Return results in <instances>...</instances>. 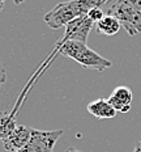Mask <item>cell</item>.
Instances as JSON below:
<instances>
[{
    "mask_svg": "<svg viewBox=\"0 0 141 152\" xmlns=\"http://www.w3.org/2000/svg\"><path fill=\"white\" fill-rule=\"evenodd\" d=\"M13 3H14L16 5H20L21 3H24V0H13Z\"/></svg>",
    "mask_w": 141,
    "mask_h": 152,
    "instance_id": "cell-16",
    "label": "cell"
},
{
    "mask_svg": "<svg viewBox=\"0 0 141 152\" xmlns=\"http://www.w3.org/2000/svg\"><path fill=\"white\" fill-rule=\"evenodd\" d=\"M65 152H80V151L76 150V148H73V147H69V148H68V150L65 151Z\"/></svg>",
    "mask_w": 141,
    "mask_h": 152,
    "instance_id": "cell-15",
    "label": "cell"
},
{
    "mask_svg": "<svg viewBox=\"0 0 141 152\" xmlns=\"http://www.w3.org/2000/svg\"><path fill=\"white\" fill-rule=\"evenodd\" d=\"M61 55L73 59L81 67L86 69H95L103 71L106 68L112 67V62L103 58L98 53L92 50L86 43L78 42V41H65L61 42L59 49Z\"/></svg>",
    "mask_w": 141,
    "mask_h": 152,
    "instance_id": "cell-1",
    "label": "cell"
},
{
    "mask_svg": "<svg viewBox=\"0 0 141 152\" xmlns=\"http://www.w3.org/2000/svg\"><path fill=\"white\" fill-rule=\"evenodd\" d=\"M132 152H141V140L134 143V148H133Z\"/></svg>",
    "mask_w": 141,
    "mask_h": 152,
    "instance_id": "cell-14",
    "label": "cell"
},
{
    "mask_svg": "<svg viewBox=\"0 0 141 152\" xmlns=\"http://www.w3.org/2000/svg\"><path fill=\"white\" fill-rule=\"evenodd\" d=\"M86 109L92 115L98 119H112L116 115V110L105 97H99V99L89 102Z\"/></svg>",
    "mask_w": 141,
    "mask_h": 152,
    "instance_id": "cell-8",
    "label": "cell"
},
{
    "mask_svg": "<svg viewBox=\"0 0 141 152\" xmlns=\"http://www.w3.org/2000/svg\"><path fill=\"white\" fill-rule=\"evenodd\" d=\"M108 15L115 16L131 37L141 33V15L128 1L116 0L110 7Z\"/></svg>",
    "mask_w": 141,
    "mask_h": 152,
    "instance_id": "cell-2",
    "label": "cell"
},
{
    "mask_svg": "<svg viewBox=\"0 0 141 152\" xmlns=\"http://www.w3.org/2000/svg\"><path fill=\"white\" fill-rule=\"evenodd\" d=\"M4 3H5V0H0V11H1L3 7H4Z\"/></svg>",
    "mask_w": 141,
    "mask_h": 152,
    "instance_id": "cell-17",
    "label": "cell"
},
{
    "mask_svg": "<svg viewBox=\"0 0 141 152\" xmlns=\"http://www.w3.org/2000/svg\"><path fill=\"white\" fill-rule=\"evenodd\" d=\"M125 1L129 3V4L141 15V0H125Z\"/></svg>",
    "mask_w": 141,
    "mask_h": 152,
    "instance_id": "cell-13",
    "label": "cell"
},
{
    "mask_svg": "<svg viewBox=\"0 0 141 152\" xmlns=\"http://www.w3.org/2000/svg\"><path fill=\"white\" fill-rule=\"evenodd\" d=\"M94 23L90 20L87 15L80 16V17L72 20L69 24L65 26V34L61 38V42L65 41H78V42H87V37H89L90 31L93 29Z\"/></svg>",
    "mask_w": 141,
    "mask_h": 152,
    "instance_id": "cell-5",
    "label": "cell"
},
{
    "mask_svg": "<svg viewBox=\"0 0 141 152\" xmlns=\"http://www.w3.org/2000/svg\"><path fill=\"white\" fill-rule=\"evenodd\" d=\"M64 134L63 130H51V131H42V130H33L30 140L17 152H52L56 142Z\"/></svg>",
    "mask_w": 141,
    "mask_h": 152,
    "instance_id": "cell-3",
    "label": "cell"
},
{
    "mask_svg": "<svg viewBox=\"0 0 141 152\" xmlns=\"http://www.w3.org/2000/svg\"><path fill=\"white\" fill-rule=\"evenodd\" d=\"M14 113L13 112H0V140L7 139L9 135L13 132V130L17 127V122L14 118Z\"/></svg>",
    "mask_w": 141,
    "mask_h": 152,
    "instance_id": "cell-9",
    "label": "cell"
},
{
    "mask_svg": "<svg viewBox=\"0 0 141 152\" xmlns=\"http://www.w3.org/2000/svg\"><path fill=\"white\" fill-rule=\"evenodd\" d=\"M87 16L90 17V20L93 21L94 24H97L98 21H101L103 17H105V12L102 11L101 7H97V8H93L92 11L87 13Z\"/></svg>",
    "mask_w": 141,
    "mask_h": 152,
    "instance_id": "cell-11",
    "label": "cell"
},
{
    "mask_svg": "<svg viewBox=\"0 0 141 152\" xmlns=\"http://www.w3.org/2000/svg\"><path fill=\"white\" fill-rule=\"evenodd\" d=\"M120 28L121 24L112 15H105V17L97 23V30L101 34H105V36H115L120 30Z\"/></svg>",
    "mask_w": 141,
    "mask_h": 152,
    "instance_id": "cell-10",
    "label": "cell"
},
{
    "mask_svg": "<svg viewBox=\"0 0 141 152\" xmlns=\"http://www.w3.org/2000/svg\"><path fill=\"white\" fill-rule=\"evenodd\" d=\"M77 17H80V16L76 11L73 0H69V1L58 3L51 11L45 15L43 20L48 28L59 29L61 26H67V24H69L72 20Z\"/></svg>",
    "mask_w": 141,
    "mask_h": 152,
    "instance_id": "cell-4",
    "label": "cell"
},
{
    "mask_svg": "<svg viewBox=\"0 0 141 152\" xmlns=\"http://www.w3.org/2000/svg\"><path fill=\"white\" fill-rule=\"evenodd\" d=\"M33 127H27L25 125H17V127L13 130L11 135L3 140L4 150L9 152H17L30 140L33 135Z\"/></svg>",
    "mask_w": 141,
    "mask_h": 152,
    "instance_id": "cell-6",
    "label": "cell"
},
{
    "mask_svg": "<svg viewBox=\"0 0 141 152\" xmlns=\"http://www.w3.org/2000/svg\"><path fill=\"white\" fill-rule=\"evenodd\" d=\"M5 80H7V71H5L4 63L0 59V87L5 83Z\"/></svg>",
    "mask_w": 141,
    "mask_h": 152,
    "instance_id": "cell-12",
    "label": "cell"
},
{
    "mask_svg": "<svg viewBox=\"0 0 141 152\" xmlns=\"http://www.w3.org/2000/svg\"><path fill=\"white\" fill-rule=\"evenodd\" d=\"M107 100L116 112L128 113L131 110V105H132L133 93L131 91V88L125 87V85H120V87H116L112 91V93L110 94Z\"/></svg>",
    "mask_w": 141,
    "mask_h": 152,
    "instance_id": "cell-7",
    "label": "cell"
}]
</instances>
